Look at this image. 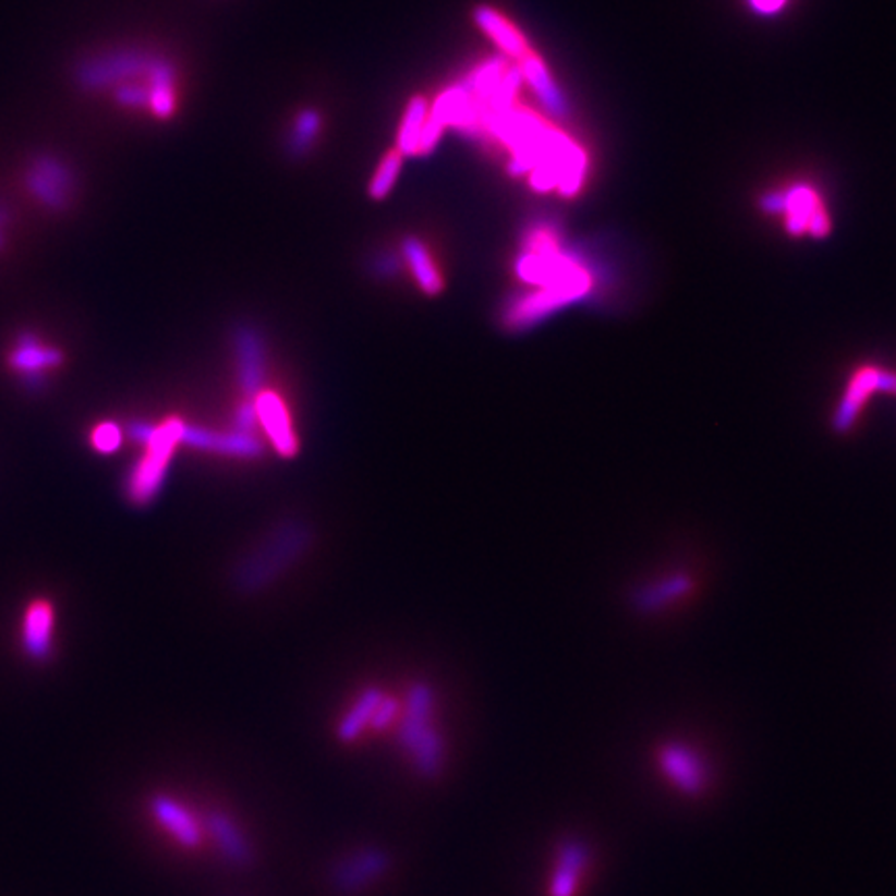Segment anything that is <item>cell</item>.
I'll list each match as a JSON object with an SVG mask.
<instances>
[{
  "label": "cell",
  "mask_w": 896,
  "mask_h": 896,
  "mask_svg": "<svg viewBox=\"0 0 896 896\" xmlns=\"http://www.w3.org/2000/svg\"><path fill=\"white\" fill-rule=\"evenodd\" d=\"M149 811L154 820L183 847L193 849L202 843V831L197 820L169 795H154L149 801Z\"/></svg>",
  "instance_id": "cell-16"
},
{
  "label": "cell",
  "mask_w": 896,
  "mask_h": 896,
  "mask_svg": "<svg viewBox=\"0 0 896 896\" xmlns=\"http://www.w3.org/2000/svg\"><path fill=\"white\" fill-rule=\"evenodd\" d=\"M314 544V530L301 521L289 519L278 523L270 534L237 562L233 585L241 594H256L278 577L284 576Z\"/></svg>",
  "instance_id": "cell-1"
},
{
  "label": "cell",
  "mask_w": 896,
  "mask_h": 896,
  "mask_svg": "<svg viewBox=\"0 0 896 896\" xmlns=\"http://www.w3.org/2000/svg\"><path fill=\"white\" fill-rule=\"evenodd\" d=\"M658 766L664 778L687 797L702 795L710 785V770L704 758L685 743H666L658 751Z\"/></svg>",
  "instance_id": "cell-5"
},
{
  "label": "cell",
  "mask_w": 896,
  "mask_h": 896,
  "mask_svg": "<svg viewBox=\"0 0 896 896\" xmlns=\"http://www.w3.org/2000/svg\"><path fill=\"white\" fill-rule=\"evenodd\" d=\"M254 405H256L257 427L264 429L270 447L275 448V452L280 457L293 459L299 452V438L287 403L275 390L264 388L259 395L254 397Z\"/></svg>",
  "instance_id": "cell-7"
},
{
  "label": "cell",
  "mask_w": 896,
  "mask_h": 896,
  "mask_svg": "<svg viewBox=\"0 0 896 896\" xmlns=\"http://www.w3.org/2000/svg\"><path fill=\"white\" fill-rule=\"evenodd\" d=\"M237 385L245 399H254L266 386L268 351L264 335L254 324H239L233 332Z\"/></svg>",
  "instance_id": "cell-4"
},
{
  "label": "cell",
  "mask_w": 896,
  "mask_h": 896,
  "mask_svg": "<svg viewBox=\"0 0 896 896\" xmlns=\"http://www.w3.org/2000/svg\"><path fill=\"white\" fill-rule=\"evenodd\" d=\"M63 353L57 347L44 344L40 339L32 335H23L11 349L7 362L9 367L15 370L27 383L40 380L44 372L59 367L63 363Z\"/></svg>",
  "instance_id": "cell-11"
},
{
  "label": "cell",
  "mask_w": 896,
  "mask_h": 896,
  "mask_svg": "<svg viewBox=\"0 0 896 896\" xmlns=\"http://www.w3.org/2000/svg\"><path fill=\"white\" fill-rule=\"evenodd\" d=\"M399 712H401L399 702H397L395 698L385 695V698L380 700L378 707H376V712H374V716H372V721H370V726H372L374 730H385L386 726L392 725V723L399 718Z\"/></svg>",
  "instance_id": "cell-26"
},
{
  "label": "cell",
  "mask_w": 896,
  "mask_h": 896,
  "mask_svg": "<svg viewBox=\"0 0 896 896\" xmlns=\"http://www.w3.org/2000/svg\"><path fill=\"white\" fill-rule=\"evenodd\" d=\"M257 427V413L254 399H243L235 409L233 415V429L237 432H245V434H254Z\"/></svg>",
  "instance_id": "cell-27"
},
{
  "label": "cell",
  "mask_w": 896,
  "mask_h": 896,
  "mask_svg": "<svg viewBox=\"0 0 896 896\" xmlns=\"http://www.w3.org/2000/svg\"><path fill=\"white\" fill-rule=\"evenodd\" d=\"M403 158L405 156L397 148L386 152L378 169L372 174V181H370V187H367V193H370L372 199H376V202L386 199V195L395 190V185L401 177V169H403Z\"/></svg>",
  "instance_id": "cell-23"
},
{
  "label": "cell",
  "mask_w": 896,
  "mask_h": 896,
  "mask_svg": "<svg viewBox=\"0 0 896 896\" xmlns=\"http://www.w3.org/2000/svg\"><path fill=\"white\" fill-rule=\"evenodd\" d=\"M89 443L98 452H114L123 445V429L114 422H102L92 429Z\"/></svg>",
  "instance_id": "cell-24"
},
{
  "label": "cell",
  "mask_w": 896,
  "mask_h": 896,
  "mask_svg": "<svg viewBox=\"0 0 896 896\" xmlns=\"http://www.w3.org/2000/svg\"><path fill=\"white\" fill-rule=\"evenodd\" d=\"M432 714H434V689L429 685L420 681L411 685L407 693L405 712L401 714L399 721V743L405 751H411L420 737L432 726Z\"/></svg>",
  "instance_id": "cell-13"
},
{
  "label": "cell",
  "mask_w": 896,
  "mask_h": 896,
  "mask_svg": "<svg viewBox=\"0 0 896 896\" xmlns=\"http://www.w3.org/2000/svg\"><path fill=\"white\" fill-rule=\"evenodd\" d=\"M183 445L229 459H257L264 452L256 434H245L237 429L220 432L208 427L187 426Z\"/></svg>",
  "instance_id": "cell-10"
},
{
  "label": "cell",
  "mask_w": 896,
  "mask_h": 896,
  "mask_svg": "<svg viewBox=\"0 0 896 896\" xmlns=\"http://www.w3.org/2000/svg\"><path fill=\"white\" fill-rule=\"evenodd\" d=\"M208 831L214 836L218 851L220 855L233 863V865H250L254 853H252V845L245 838V834L241 833V828L237 826L235 820L222 811H214L206 820Z\"/></svg>",
  "instance_id": "cell-18"
},
{
  "label": "cell",
  "mask_w": 896,
  "mask_h": 896,
  "mask_svg": "<svg viewBox=\"0 0 896 896\" xmlns=\"http://www.w3.org/2000/svg\"><path fill=\"white\" fill-rule=\"evenodd\" d=\"M429 102L426 96H413L403 112V121L397 133V149L403 156H415L420 149V140L426 129Z\"/></svg>",
  "instance_id": "cell-21"
},
{
  "label": "cell",
  "mask_w": 896,
  "mask_h": 896,
  "mask_svg": "<svg viewBox=\"0 0 896 896\" xmlns=\"http://www.w3.org/2000/svg\"><path fill=\"white\" fill-rule=\"evenodd\" d=\"M594 289L592 270L579 262L573 270L556 278L548 284L534 287L532 291L512 298L505 307L500 322L511 332H523L534 328L540 322L550 318L556 312L569 307L571 303L581 301L590 295Z\"/></svg>",
  "instance_id": "cell-2"
},
{
  "label": "cell",
  "mask_w": 896,
  "mask_h": 896,
  "mask_svg": "<svg viewBox=\"0 0 896 896\" xmlns=\"http://www.w3.org/2000/svg\"><path fill=\"white\" fill-rule=\"evenodd\" d=\"M187 424L181 417H169L152 429L144 455L135 461L125 482L129 500L133 505H149L162 491L171 468L174 450L183 443Z\"/></svg>",
  "instance_id": "cell-3"
},
{
  "label": "cell",
  "mask_w": 896,
  "mask_h": 896,
  "mask_svg": "<svg viewBox=\"0 0 896 896\" xmlns=\"http://www.w3.org/2000/svg\"><path fill=\"white\" fill-rule=\"evenodd\" d=\"M401 256L405 262L411 277L415 278L417 287L429 295H440L445 289V278L440 275L434 257L429 254L426 243L417 237H405L401 243Z\"/></svg>",
  "instance_id": "cell-17"
},
{
  "label": "cell",
  "mask_w": 896,
  "mask_h": 896,
  "mask_svg": "<svg viewBox=\"0 0 896 896\" xmlns=\"http://www.w3.org/2000/svg\"><path fill=\"white\" fill-rule=\"evenodd\" d=\"M390 857L378 847H365L347 855L332 870V884L342 895H355L386 874Z\"/></svg>",
  "instance_id": "cell-8"
},
{
  "label": "cell",
  "mask_w": 896,
  "mask_h": 896,
  "mask_svg": "<svg viewBox=\"0 0 896 896\" xmlns=\"http://www.w3.org/2000/svg\"><path fill=\"white\" fill-rule=\"evenodd\" d=\"M409 753L413 755L415 770L426 778L438 776V772L443 770V764H445V743H443V737L436 732L434 726L427 728Z\"/></svg>",
  "instance_id": "cell-22"
},
{
  "label": "cell",
  "mask_w": 896,
  "mask_h": 896,
  "mask_svg": "<svg viewBox=\"0 0 896 896\" xmlns=\"http://www.w3.org/2000/svg\"><path fill=\"white\" fill-rule=\"evenodd\" d=\"M320 129V114L314 110H305L301 112L298 119V125L293 129V148L305 149L307 146L314 144L316 135Z\"/></svg>",
  "instance_id": "cell-25"
},
{
  "label": "cell",
  "mask_w": 896,
  "mask_h": 896,
  "mask_svg": "<svg viewBox=\"0 0 896 896\" xmlns=\"http://www.w3.org/2000/svg\"><path fill=\"white\" fill-rule=\"evenodd\" d=\"M385 698L383 689L378 687H367L362 695L355 700V704L347 710V714L342 716L341 723L337 726V739L341 743H353L360 739L365 726H370V721L376 712V707L380 704V700Z\"/></svg>",
  "instance_id": "cell-20"
},
{
  "label": "cell",
  "mask_w": 896,
  "mask_h": 896,
  "mask_svg": "<svg viewBox=\"0 0 896 896\" xmlns=\"http://www.w3.org/2000/svg\"><path fill=\"white\" fill-rule=\"evenodd\" d=\"M517 63H519L521 80L528 82V86L534 89L535 96L546 105L548 110L560 112L562 110L560 92L556 87V82L553 80L548 66L542 61V57L535 52L534 48L528 55H523Z\"/></svg>",
  "instance_id": "cell-19"
},
{
  "label": "cell",
  "mask_w": 896,
  "mask_h": 896,
  "mask_svg": "<svg viewBox=\"0 0 896 896\" xmlns=\"http://www.w3.org/2000/svg\"><path fill=\"white\" fill-rule=\"evenodd\" d=\"M787 0H751V4L760 11V13H776Z\"/></svg>",
  "instance_id": "cell-28"
},
{
  "label": "cell",
  "mask_w": 896,
  "mask_h": 896,
  "mask_svg": "<svg viewBox=\"0 0 896 896\" xmlns=\"http://www.w3.org/2000/svg\"><path fill=\"white\" fill-rule=\"evenodd\" d=\"M4 227H7V213L0 208V247L4 245Z\"/></svg>",
  "instance_id": "cell-29"
},
{
  "label": "cell",
  "mask_w": 896,
  "mask_h": 896,
  "mask_svg": "<svg viewBox=\"0 0 896 896\" xmlns=\"http://www.w3.org/2000/svg\"><path fill=\"white\" fill-rule=\"evenodd\" d=\"M590 863V847L579 840L569 838L560 845L556 855L555 872L550 877L548 896H576L581 877Z\"/></svg>",
  "instance_id": "cell-12"
},
{
  "label": "cell",
  "mask_w": 896,
  "mask_h": 896,
  "mask_svg": "<svg viewBox=\"0 0 896 896\" xmlns=\"http://www.w3.org/2000/svg\"><path fill=\"white\" fill-rule=\"evenodd\" d=\"M22 640L25 652L43 661L50 654L52 647V631H55V606L50 600L36 597L25 608L22 625Z\"/></svg>",
  "instance_id": "cell-14"
},
{
  "label": "cell",
  "mask_w": 896,
  "mask_h": 896,
  "mask_svg": "<svg viewBox=\"0 0 896 896\" xmlns=\"http://www.w3.org/2000/svg\"><path fill=\"white\" fill-rule=\"evenodd\" d=\"M473 22L477 27L496 44L498 50H503L507 57L519 61L523 55L532 50L528 38L521 34V29L509 22L500 11L492 9L488 4H480L473 11Z\"/></svg>",
  "instance_id": "cell-15"
},
{
  "label": "cell",
  "mask_w": 896,
  "mask_h": 896,
  "mask_svg": "<svg viewBox=\"0 0 896 896\" xmlns=\"http://www.w3.org/2000/svg\"><path fill=\"white\" fill-rule=\"evenodd\" d=\"M785 222L792 235L824 237L831 231V218L815 190L808 185L792 187L783 199Z\"/></svg>",
  "instance_id": "cell-9"
},
{
  "label": "cell",
  "mask_w": 896,
  "mask_h": 896,
  "mask_svg": "<svg viewBox=\"0 0 896 896\" xmlns=\"http://www.w3.org/2000/svg\"><path fill=\"white\" fill-rule=\"evenodd\" d=\"M25 187L36 202L50 210H63L73 195V174L55 156H40L25 172Z\"/></svg>",
  "instance_id": "cell-6"
}]
</instances>
